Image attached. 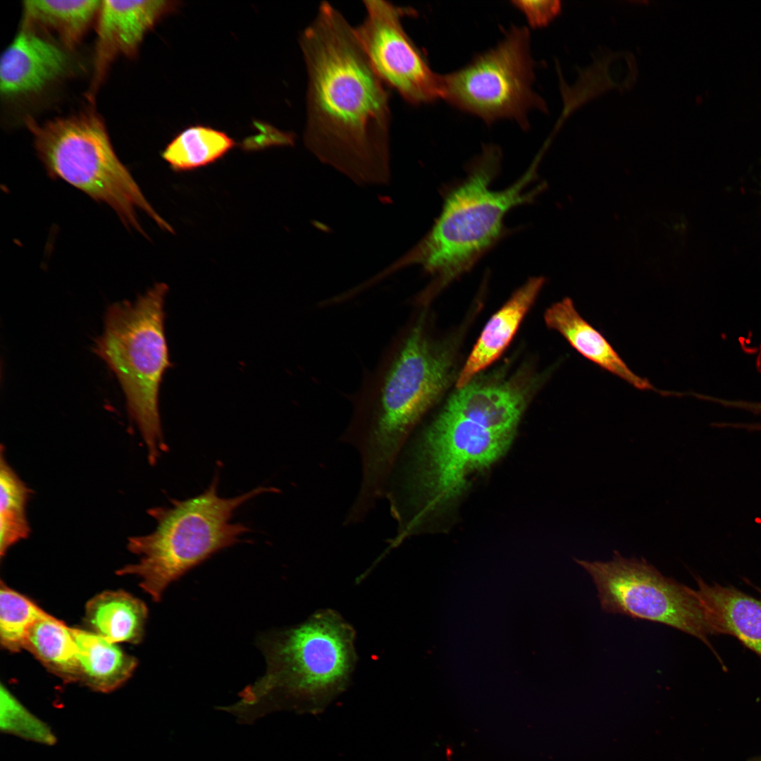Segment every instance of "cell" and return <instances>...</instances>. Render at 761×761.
Segmentation results:
<instances>
[{
  "label": "cell",
  "mask_w": 761,
  "mask_h": 761,
  "mask_svg": "<svg viewBox=\"0 0 761 761\" xmlns=\"http://www.w3.org/2000/svg\"><path fill=\"white\" fill-rule=\"evenodd\" d=\"M24 649L63 681H79L78 647L73 628L62 621L50 614L39 620L29 631Z\"/></svg>",
  "instance_id": "cell-20"
},
{
  "label": "cell",
  "mask_w": 761,
  "mask_h": 761,
  "mask_svg": "<svg viewBox=\"0 0 761 761\" xmlns=\"http://www.w3.org/2000/svg\"><path fill=\"white\" fill-rule=\"evenodd\" d=\"M524 403L523 394L509 385L470 382L452 395L444 409L494 430L515 433Z\"/></svg>",
  "instance_id": "cell-16"
},
{
  "label": "cell",
  "mask_w": 761,
  "mask_h": 761,
  "mask_svg": "<svg viewBox=\"0 0 761 761\" xmlns=\"http://www.w3.org/2000/svg\"><path fill=\"white\" fill-rule=\"evenodd\" d=\"M545 280L533 277L520 287L488 321L457 381V388L496 360L516 333L523 318L538 295Z\"/></svg>",
  "instance_id": "cell-15"
},
{
  "label": "cell",
  "mask_w": 761,
  "mask_h": 761,
  "mask_svg": "<svg viewBox=\"0 0 761 761\" xmlns=\"http://www.w3.org/2000/svg\"><path fill=\"white\" fill-rule=\"evenodd\" d=\"M530 42L526 27L512 26L496 46L442 75V99L487 124L507 118L526 129L528 113L545 109L533 88L535 63Z\"/></svg>",
  "instance_id": "cell-8"
},
{
  "label": "cell",
  "mask_w": 761,
  "mask_h": 761,
  "mask_svg": "<svg viewBox=\"0 0 761 761\" xmlns=\"http://www.w3.org/2000/svg\"><path fill=\"white\" fill-rule=\"evenodd\" d=\"M101 1H25L23 23L56 34L66 49L74 48L97 20Z\"/></svg>",
  "instance_id": "cell-19"
},
{
  "label": "cell",
  "mask_w": 761,
  "mask_h": 761,
  "mask_svg": "<svg viewBox=\"0 0 761 761\" xmlns=\"http://www.w3.org/2000/svg\"><path fill=\"white\" fill-rule=\"evenodd\" d=\"M27 124L38 157L51 178L61 179L97 202L109 205L128 228L143 233L137 218L139 209L172 232L117 156L97 114L82 112L39 125L28 119Z\"/></svg>",
  "instance_id": "cell-7"
},
{
  "label": "cell",
  "mask_w": 761,
  "mask_h": 761,
  "mask_svg": "<svg viewBox=\"0 0 761 761\" xmlns=\"http://www.w3.org/2000/svg\"><path fill=\"white\" fill-rule=\"evenodd\" d=\"M178 4L170 1H101L96 20L92 92L111 62L118 56H135L146 34L163 17L175 11Z\"/></svg>",
  "instance_id": "cell-12"
},
{
  "label": "cell",
  "mask_w": 761,
  "mask_h": 761,
  "mask_svg": "<svg viewBox=\"0 0 761 761\" xmlns=\"http://www.w3.org/2000/svg\"><path fill=\"white\" fill-rule=\"evenodd\" d=\"M356 631L341 614L321 609L302 623L261 633L264 675L238 700L219 707L242 724L278 710L317 714L349 686L357 662Z\"/></svg>",
  "instance_id": "cell-3"
},
{
  "label": "cell",
  "mask_w": 761,
  "mask_h": 761,
  "mask_svg": "<svg viewBox=\"0 0 761 761\" xmlns=\"http://www.w3.org/2000/svg\"><path fill=\"white\" fill-rule=\"evenodd\" d=\"M750 761H761V757L756 758V759H754V760H751Z\"/></svg>",
  "instance_id": "cell-27"
},
{
  "label": "cell",
  "mask_w": 761,
  "mask_h": 761,
  "mask_svg": "<svg viewBox=\"0 0 761 761\" xmlns=\"http://www.w3.org/2000/svg\"><path fill=\"white\" fill-rule=\"evenodd\" d=\"M167 291L166 284L157 283L135 302L110 305L94 348L122 387L151 465L168 450L159 410V386L171 366L164 332Z\"/></svg>",
  "instance_id": "cell-6"
},
{
  "label": "cell",
  "mask_w": 761,
  "mask_h": 761,
  "mask_svg": "<svg viewBox=\"0 0 761 761\" xmlns=\"http://www.w3.org/2000/svg\"><path fill=\"white\" fill-rule=\"evenodd\" d=\"M1 728L7 734L51 745L56 737L50 728L32 714L3 685L0 692Z\"/></svg>",
  "instance_id": "cell-24"
},
{
  "label": "cell",
  "mask_w": 761,
  "mask_h": 761,
  "mask_svg": "<svg viewBox=\"0 0 761 761\" xmlns=\"http://www.w3.org/2000/svg\"><path fill=\"white\" fill-rule=\"evenodd\" d=\"M425 314L400 330L353 400L341 440L358 453L361 477L352 510L367 516L383 500L400 450L448 383L450 360L430 336Z\"/></svg>",
  "instance_id": "cell-2"
},
{
  "label": "cell",
  "mask_w": 761,
  "mask_h": 761,
  "mask_svg": "<svg viewBox=\"0 0 761 761\" xmlns=\"http://www.w3.org/2000/svg\"><path fill=\"white\" fill-rule=\"evenodd\" d=\"M235 143L226 133L204 125L190 126L178 133L162 152L176 171H187L212 163Z\"/></svg>",
  "instance_id": "cell-21"
},
{
  "label": "cell",
  "mask_w": 761,
  "mask_h": 761,
  "mask_svg": "<svg viewBox=\"0 0 761 761\" xmlns=\"http://www.w3.org/2000/svg\"><path fill=\"white\" fill-rule=\"evenodd\" d=\"M65 49L23 24L1 56V95L11 99L37 94L67 76L71 59Z\"/></svg>",
  "instance_id": "cell-11"
},
{
  "label": "cell",
  "mask_w": 761,
  "mask_h": 761,
  "mask_svg": "<svg viewBox=\"0 0 761 761\" xmlns=\"http://www.w3.org/2000/svg\"><path fill=\"white\" fill-rule=\"evenodd\" d=\"M512 4L526 17L532 27L547 25L558 13L560 6L557 1H514Z\"/></svg>",
  "instance_id": "cell-25"
},
{
  "label": "cell",
  "mask_w": 761,
  "mask_h": 761,
  "mask_svg": "<svg viewBox=\"0 0 761 761\" xmlns=\"http://www.w3.org/2000/svg\"><path fill=\"white\" fill-rule=\"evenodd\" d=\"M725 407L743 409L756 414H761V402H753L741 400H725Z\"/></svg>",
  "instance_id": "cell-26"
},
{
  "label": "cell",
  "mask_w": 761,
  "mask_h": 761,
  "mask_svg": "<svg viewBox=\"0 0 761 761\" xmlns=\"http://www.w3.org/2000/svg\"><path fill=\"white\" fill-rule=\"evenodd\" d=\"M544 318L549 328L561 333L588 360L639 390L659 392L629 368L605 338L579 314L569 298L552 304Z\"/></svg>",
  "instance_id": "cell-14"
},
{
  "label": "cell",
  "mask_w": 761,
  "mask_h": 761,
  "mask_svg": "<svg viewBox=\"0 0 761 761\" xmlns=\"http://www.w3.org/2000/svg\"><path fill=\"white\" fill-rule=\"evenodd\" d=\"M575 561L591 576L605 612L660 623L693 636L724 668L708 639L711 631L695 590L664 576L644 559L626 558L617 551L608 562Z\"/></svg>",
  "instance_id": "cell-9"
},
{
  "label": "cell",
  "mask_w": 761,
  "mask_h": 761,
  "mask_svg": "<svg viewBox=\"0 0 761 761\" xmlns=\"http://www.w3.org/2000/svg\"><path fill=\"white\" fill-rule=\"evenodd\" d=\"M49 614L3 582L0 589V641L10 652L24 649L32 626Z\"/></svg>",
  "instance_id": "cell-23"
},
{
  "label": "cell",
  "mask_w": 761,
  "mask_h": 761,
  "mask_svg": "<svg viewBox=\"0 0 761 761\" xmlns=\"http://www.w3.org/2000/svg\"><path fill=\"white\" fill-rule=\"evenodd\" d=\"M147 616L144 602L122 590L101 593L85 609L86 621L94 633L113 643H140Z\"/></svg>",
  "instance_id": "cell-18"
},
{
  "label": "cell",
  "mask_w": 761,
  "mask_h": 761,
  "mask_svg": "<svg viewBox=\"0 0 761 761\" xmlns=\"http://www.w3.org/2000/svg\"><path fill=\"white\" fill-rule=\"evenodd\" d=\"M363 2L366 16L354 30L383 82L410 104H430L442 99V75L431 69L426 56L402 24L404 17L416 16V11L383 0Z\"/></svg>",
  "instance_id": "cell-10"
},
{
  "label": "cell",
  "mask_w": 761,
  "mask_h": 761,
  "mask_svg": "<svg viewBox=\"0 0 761 761\" xmlns=\"http://www.w3.org/2000/svg\"><path fill=\"white\" fill-rule=\"evenodd\" d=\"M712 635H729L761 659V598L695 577ZM761 594V590H760Z\"/></svg>",
  "instance_id": "cell-13"
},
{
  "label": "cell",
  "mask_w": 761,
  "mask_h": 761,
  "mask_svg": "<svg viewBox=\"0 0 761 761\" xmlns=\"http://www.w3.org/2000/svg\"><path fill=\"white\" fill-rule=\"evenodd\" d=\"M540 155L512 185L493 190L490 185L499 173L502 151L494 144L483 147L469 164L466 177L445 194L440 214L428 233L369 284L418 265L433 278L427 295L469 271L502 236L506 214L531 202L543 190V184L530 189Z\"/></svg>",
  "instance_id": "cell-4"
},
{
  "label": "cell",
  "mask_w": 761,
  "mask_h": 761,
  "mask_svg": "<svg viewBox=\"0 0 761 761\" xmlns=\"http://www.w3.org/2000/svg\"><path fill=\"white\" fill-rule=\"evenodd\" d=\"M32 490L8 464L4 446L0 456V554L3 557L18 542L27 539L31 528L27 507Z\"/></svg>",
  "instance_id": "cell-22"
},
{
  "label": "cell",
  "mask_w": 761,
  "mask_h": 761,
  "mask_svg": "<svg viewBox=\"0 0 761 761\" xmlns=\"http://www.w3.org/2000/svg\"><path fill=\"white\" fill-rule=\"evenodd\" d=\"M299 44L308 75L306 147L357 185H388L392 175L390 91L354 27L322 1Z\"/></svg>",
  "instance_id": "cell-1"
},
{
  "label": "cell",
  "mask_w": 761,
  "mask_h": 761,
  "mask_svg": "<svg viewBox=\"0 0 761 761\" xmlns=\"http://www.w3.org/2000/svg\"><path fill=\"white\" fill-rule=\"evenodd\" d=\"M78 647L79 681L106 693L123 685L132 674L137 660L116 643L91 631L73 629Z\"/></svg>",
  "instance_id": "cell-17"
},
{
  "label": "cell",
  "mask_w": 761,
  "mask_h": 761,
  "mask_svg": "<svg viewBox=\"0 0 761 761\" xmlns=\"http://www.w3.org/2000/svg\"><path fill=\"white\" fill-rule=\"evenodd\" d=\"M218 483L216 476L198 495L173 499L171 506L149 509L156 528L147 535L128 538L127 547L139 559L117 574L136 576L140 586L159 602L172 582L218 551L240 542V537L249 531L243 524L231 521L240 507L259 495L277 492L272 487L258 486L225 498L218 495Z\"/></svg>",
  "instance_id": "cell-5"
}]
</instances>
